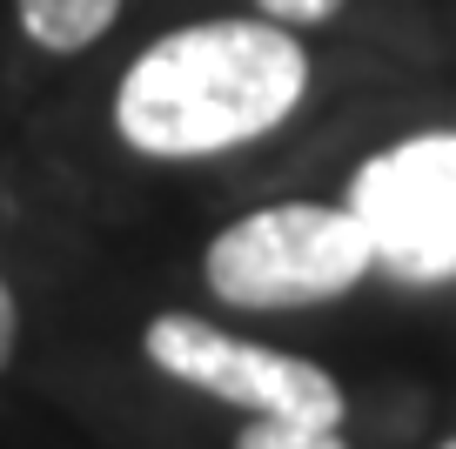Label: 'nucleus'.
Instances as JSON below:
<instances>
[{
  "mask_svg": "<svg viewBox=\"0 0 456 449\" xmlns=\"http://www.w3.org/2000/svg\"><path fill=\"white\" fill-rule=\"evenodd\" d=\"M309 94V54L282 20H201L161 34L114 94V127L134 155L195 161L269 135Z\"/></svg>",
  "mask_w": 456,
  "mask_h": 449,
  "instance_id": "f257e3e1",
  "label": "nucleus"
},
{
  "mask_svg": "<svg viewBox=\"0 0 456 449\" xmlns=\"http://www.w3.org/2000/svg\"><path fill=\"white\" fill-rule=\"evenodd\" d=\"M370 235L349 208H315V201H282L228 222L201 255V275L235 309H296V302H329L349 295L370 275Z\"/></svg>",
  "mask_w": 456,
  "mask_h": 449,
  "instance_id": "f03ea898",
  "label": "nucleus"
},
{
  "mask_svg": "<svg viewBox=\"0 0 456 449\" xmlns=\"http://www.w3.org/2000/svg\"><path fill=\"white\" fill-rule=\"evenodd\" d=\"M342 208L370 235V262L410 289L456 282V135H410L349 175Z\"/></svg>",
  "mask_w": 456,
  "mask_h": 449,
  "instance_id": "7ed1b4c3",
  "label": "nucleus"
},
{
  "mask_svg": "<svg viewBox=\"0 0 456 449\" xmlns=\"http://www.w3.org/2000/svg\"><path fill=\"white\" fill-rule=\"evenodd\" d=\"M148 363L175 382L215 396V403L256 409V416H296V422H342V389L315 363L282 349L242 342L201 315H155L148 322Z\"/></svg>",
  "mask_w": 456,
  "mask_h": 449,
  "instance_id": "20e7f679",
  "label": "nucleus"
},
{
  "mask_svg": "<svg viewBox=\"0 0 456 449\" xmlns=\"http://www.w3.org/2000/svg\"><path fill=\"white\" fill-rule=\"evenodd\" d=\"M14 7H20L28 41H41L47 54H81V47H94L101 34L114 28V14H121V0H14Z\"/></svg>",
  "mask_w": 456,
  "mask_h": 449,
  "instance_id": "39448f33",
  "label": "nucleus"
},
{
  "mask_svg": "<svg viewBox=\"0 0 456 449\" xmlns=\"http://www.w3.org/2000/svg\"><path fill=\"white\" fill-rule=\"evenodd\" d=\"M235 449H349L336 436V422H296V416H256Z\"/></svg>",
  "mask_w": 456,
  "mask_h": 449,
  "instance_id": "423d86ee",
  "label": "nucleus"
},
{
  "mask_svg": "<svg viewBox=\"0 0 456 449\" xmlns=\"http://www.w3.org/2000/svg\"><path fill=\"white\" fill-rule=\"evenodd\" d=\"M269 20H296V28H322V20H336L342 0H256Z\"/></svg>",
  "mask_w": 456,
  "mask_h": 449,
  "instance_id": "0eeeda50",
  "label": "nucleus"
},
{
  "mask_svg": "<svg viewBox=\"0 0 456 449\" xmlns=\"http://www.w3.org/2000/svg\"><path fill=\"white\" fill-rule=\"evenodd\" d=\"M14 329H20V315H14V289L0 282V369H7V355H14Z\"/></svg>",
  "mask_w": 456,
  "mask_h": 449,
  "instance_id": "6e6552de",
  "label": "nucleus"
},
{
  "mask_svg": "<svg viewBox=\"0 0 456 449\" xmlns=\"http://www.w3.org/2000/svg\"><path fill=\"white\" fill-rule=\"evenodd\" d=\"M443 449H456V436H450V443H443Z\"/></svg>",
  "mask_w": 456,
  "mask_h": 449,
  "instance_id": "1a4fd4ad",
  "label": "nucleus"
}]
</instances>
